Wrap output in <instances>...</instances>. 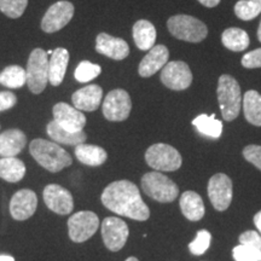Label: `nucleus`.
Returning a JSON list of instances; mask_svg holds the SVG:
<instances>
[{
    "label": "nucleus",
    "mask_w": 261,
    "mask_h": 261,
    "mask_svg": "<svg viewBox=\"0 0 261 261\" xmlns=\"http://www.w3.org/2000/svg\"><path fill=\"white\" fill-rule=\"evenodd\" d=\"M192 125L196 129L205 137L217 139L219 138L223 133V122L215 119V115H207V114H201L196 119L192 120Z\"/></svg>",
    "instance_id": "29"
},
{
    "label": "nucleus",
    "mask_w": 261,
    "mask_h": 261,
    "mask_svg": "<svg viewBox=\"0 0 261 261\" xmlns=\"http://www.w3.org/2000/svg\"><path fill=\"white\" fill-rule=\"evenodd\" d=\"M126 261H139V260L137 259V257H135V256H129L128 259H126Z\"/></svg>",
    "instance_id": "44"
},
{
    "label": "nucleus",
    "mask_w": 261,
    "mask_h": 261,
    "mask_svg": "<svg viewBox=\"0 0 261 261\" xmlns=\"http://www.w3.org/2000/svg\"><path fill=\"white\" fill-rule=\"evenodd\" d=\"M257 40L261 42V21H260L259 28H257Z\"/></svg>",
    "instance_id": "43"
},
{
    "label": "nucleus",
    "mask_w": 261,
    "mask_h": 261,
    "mask_svg": "<svg viewBox=\"0 0 261 261\" xmlns=\"http://www.w3.org/2000/svg\"><path fill=\"white\" fill-rule=\"evenodd\" d=\"M44 202L54 213L67 215L74 210V198L67 189L58 184H48L44 189Z\"/></svg>",
    "instance_id": "14"
},
{
    "label": "nucleus",
    "mask_w": 261,
    "mask_h": 261,
    "mask_svg": "<svg viewBox=\"0 0 261 261\" xmlns=\"http://www.w3.org/2000/svg\"><path fill=\"white\" fill-rule=\"evenodd\" d=\"M243 156L248 162L261 171V145H248L243 149Z\"/></svg>",
    "instance_id": "36"
},
{
    "label": "nucleus",
    "mask_w": 261,
    "mask_h": 261,
    "mask_svg": "<svg viewBox=\"0 0 261 261\" xmlns=\"http://www.w3.org/2000/svg\"><path fill=\"white\" fill-rule=\"evenodd\" d=\"M221 42L227 50H231L233 52H241L244 51L249 46L250 40L249 35L246 31L241 28H227L225 29L221 34Z\"/></svg>",
    "instance_id": "28"
},
{
    "label": "nucleus",
    "mask_w": 261,
    "mask_h": 261,
    "mask_svg": "<svg viewBox=\"0 0 261 261\" xmlns=\"http://www.w3.org/2000/svg\"><path fill=\"white\" fill-rule=\"evenodd\" d=\"M212 234L207 230H200L197 232V236L192 242L189 244V249L194 255H202L207 252V249L211 246Z\"/></svg>",
    "instance_id": "34"
},
{
    "label": "nucleus",
    "mask_w": 261,
    "mask_h": 261,
    "mask_svg": "<svg viewBox=\"0 0 261 261\" xmlns=\"http://www.w3.org/2000/svg\"><path fill=\"white\" fill-rule=\"evenodd\" d=\"M46 132L50 138L54 140L57 144H64V145H80L84 144L87 139V135L84 130H79V132H69V130L64 129L63 127L58 125V123L52 120L47 123Z\"/></svg>",
    "instance_id": "22"
},
{
    "label": "nucleus",
    "mask_w": 261,
    "mask_h": 261,
    "mask_svg": "<svg viewBox=\"0 0 261 261\" xmlns=\"http://www.w3.org/2000/svg\"><path fill=\"white\" fill-rule=\"evenodd\" d=\"M241 63H242L244 68H248V69L261 68V47L244 55Z\"/></svg>",
    "instance_id": "38"
},
{
    "label": "nucleus",
    "mask_w": 261,
    "mask_h": 261,
    "mask_svg": "<svg viewBox=\"0 0 261 261\" xmlns=\"http://www.w3.org/2000/svg\"><path fill=\"white\" fill-rule=\"evenodd\" d=\"M133 39L137 47L142 51H149L155 46L156 28L148 19H139L133 25Z\"/></svg>",
    "instance_id": "23"
},
{
    "label": "nucleus",
    "mask_w": 261,
    "mask_h": 261,
    "mask_svg": "<svg viewBox=\"0 0 261 261\" xmlns=\"http://www.w3.org/2000/svg\"><path fill=\"white\" fill-rule=\"evenodd\" d=\"M74 5L67 0L52 4L45 12L41 19V29L45 33H56L64 28L71 21L74 16Z\"/></svg>",
    "instance_id": "11"
},
{
    "label": "nucleus",
    "mask_w": 261,
    "mask_h": 261,
    "mask_svg": "<svg viewBox=\"0 0 261 261\" xmlns=\"http://www.w3.org/2000/svg\"><path fill=\"white\" fill-rule=\"evenodd\" d=\"M198 3L202 4L205 8H215V6L219 5L220 0H198Z\"/></svg>",
    "instance_id": "40"
},
{
    "label": "nucleus",
    "mask_w": 261,
    "mask_h": 261,
    "mask_svg": "<svg viewBox=\"0 0 261 261\" xmlns=\"http://www.w3.org/2000/svg\"><path fill=\"white\" fill-rule=\"evenodd\" d=\"M169 51L165 45H155L140 61L138 73L142 77H150L168 63Z\"/></svg>",
    "instance_id": "18"
},
{
    "label": "nucleus",
    "mask_w": 261,
    "mask_h": 261,
    "mask_svg": "<svg viewBox=\"0 0 261 261\" xmlns=\"http://www.w3.org/2000/svg\"><path fill=\"white\" fill-rule=\"evenodd\" d=\"M75 156L81 163L91 167L102 166L107 161L108 154L103 148L93 144H80L75 146Z\"/></svg>",
    "instance_id": "25"
},
{
    "label": "nucleus",
    "mask_w": 261,
    "mask_h": 261,
    "mask_svg": "<svg viewBox=\"0 0 261 261\" xmlns=\"http://www.w3.org/2000/svg\"><path fill=\"white\" fill-rule=\"evenodd\" d=\"M27 145V137L23 130L11 128L0 135V156L16 158Z\"/></svg>",
    "instance_id": "20"
},
{
    "label": "nucleus",
    "mask_w": 261,
    "mask_h": 261,
    "mask_svg": "<svg viewBox=\"0 0 261 261\" xmlns=\"http://www.w3.org/2000/svg\"><path fill=\"white\" fill-rule=\"evenodd\" d=\"M254 224H255L257 231L261 233V211L257 212L255 217H254Z\"/></svg>",
    "instance_id": "41"
},
{
    "label": "nucleus",
    "mask_w": 261,
    "mask_h": 261,
    "mask_svg": "<svg viewBox=\"0 0 261 261\" xmlns=\"http://www.w3.org/2000/svg\"><path fill=\"white\" fill-rule=\"evenodd\" d=\"M38 208V197L33 190L22 189L12 196L10 201V213L17 221H24L33 217Z\"/></svg>",
    "instance_id": "16"
},
{
    "label": "nucleus",
    "mask_w": 261,
    "mask_h": 261,
    "mask_svg": "<svg viewBox=\"0 0 261 261\" xmlns=\"http://www.w3.org/2000/svg\"><path fill=\"white\" fill-rule=\"evenodd\" d=\"M217 94L225 121H233L237 119L242 104V94L237 80L228 74L221 75L218 81Z\"/></svg>",
    "instance_id": "3"
},
{
    "label": "nucleus",
    "mask_w": 261,
    "mask_h": 261,
    "mask_svg": "<svg viewBox=\"0 0 261 261\" xmlns=\"http://www.w3.org/2000/svg\"><path fill=\"white\" fill-rule=\"evenodd\" d=\"M96 51L112 60L122 61L129 55V46L121 38L99 33L96 38Z\"/></svg>",
    "instance_id": "17"
},
{
    "label": "nucleus",
    "mask_w": 261,
    "mask_h": 261,
    "mask_svg": "<svg viewBox=\"0 0 261 261\" xmlns=\"http://www.w3.org/2000/svg\"><path fill=\"white\" fill-rule=\"evenodd\" d=\"M145 161L158 172H174L181 167V155L172 145L158 143L145 152Z\"/></svg>",
    "instance_id": "7"
},
{
    "label": "nucleus",
    "mask_w": 261,
    "mask_h": 261,
    "mask_svg": "<svg viewBox=\"0 0 261 261\" xmlns=\"http://www.w3.org/2000/svg\"><path fill=\"white\" fill-rule=\"evenodd\" d=\"M69 63V51L67 48L57 47L48 60V83L52 86H60L63 83Z\"/></svg>",
    "instance_id": "21"
},
{
    "label": "nucleus",
    "mask_w": 261,
    "mask_h": 261,
    "mask_svg": "<svg viewBox=\"0 0 261 261\" xmlns=\"http://www.w3.org/2000/svg\"><path fill=\"white\" fill-rule=\"evenodd\" d=\"M180 210L188 220L198 221L204 217V204L201 196L195 191H185L180 196Z\"/></svg>",
    "instance_id": "24"
},
{
    "label": "nucleus",
    "mask_w": 261,
    "mask_h": 261,
    "mask_svg": "<svg viewBox=\"0 0 261 261\" xmlns=\"http://www.w3.org/2000/svg\"><path fill=\"white\" fill-rule=\"evenodd\" d=\"M29 151L33 159L37 161L42 168L51 173L61 172L62 169L69 167L73 163V159L68 151L55 142L46 139H34L29 144Z\"/></svg>",
    "instance_id": "2"
},
{
    "label": "nucleus",
    "mask_w": 261,
    "mask_h": 261,
    "mask_svg": "<svg viewBox=\"0 0 261 261\" xmlns=\"http://www.w3.org/2000/svg\"><path fill=\"white\" fill-rule=\"evenodd\" d=\"M167 28L173 37L188 42H201L208 35L207 25L198 18L189 15H175L169 17Z\"/></svg>",
    "instance_id": "5"
},
{
    "label": "nucleus",
    "mask_w": 261,
    "mask_h": 261,
    "mask_svg": "<svg viewBox=\"0 0 261 261\" xmlns=\"http://www.w3.org/2000/svg\"><path fill=\"white\" fill-rule=\"evenodd\" d=\"M100 73H102L100 65L91 63L90 61H83L76 67L74 75L76 81H79L81 84H86L99 76Z\"/></svg>",
    "instance_id": "32"
},
{
    "label": "nucleus",
    "mask_w": 261,
    "mask_h": 261,
    "mask_svg": "<svg viewBox=\"0 0 261 261\" xmlns=\"http://www.w3.org/2000/svg\"><path fill=\"white\" fill-rule=\"evenodd\" d=\"M232 256L234 261H261L260 250L243 246V244L233 248Z\"/></svg>",
    "instance_id": "35"
},
{
    "label": "nucleus",
    "mask_w": 261,
    "mask_h": 261,
    "mask_svg": "<svg viewBox=\"0 0 261 261\" xmlns=\"http://www.w3.org/2000/svg\"><path fill=\"white\" fill-rule=\"evenodd\" d=\"M0 84L9 89H21L27 84V71L19 65H9L0 73Z\"/></svg>",
    "instance_id": "30"
},
{
    "label": "nucleus",
    "mask_w": 261,
    "mask_h": 261,
    "mask_svg": "<svg viewBox=\"0 0 261 261\" xmlns=\"http://www.w3.org/2000/svg\"><path fill=\"white\" fill-rule=\"evenodd\" d=\"M27 85L32 93L39 94L48 83L47 52L42 48H34L27 62Z\"/></svg>",
    "instance_id": "6"
},
{
    "label": "nucleus",
    "mask_w": 261,
    "mask_h": 261,
    "mask_svg": "<svg viewBox=\"0 0 261 261\" xmlns=\"http://www.w3.org/2000/svg\"><path fill=\"white\" fill-rule=\"evenodd\" d=\"M243 112L250 125L261 127V94L257 91L250 90L244 93Z\"/></svg>",
    "instance_id": "27"
},
{
    "label": "nucleus",
    "mask_w": 261,
    "mask_h": 261,
    "mask_svg": "<svg viewBox=\"0 0 261 261\" xmlns=\"http://www.w3.org/2000/svg\"><path fill=\"white\" fill-rule=\"evenodd\" d=\"M103 97V89L99 85H89L77 90L71 96V102L80 112H94L100 106Z\"/></svg>",
    "instance_id": "19"
},
{
    "label": "nucleus",
    "mask_w": 261,
    "mask_h": 261,
    "mask_svg": "<svg viewBox=\"0 0 261 261\" xmlns=\"http://www.w3.org/2000/svg\"><path fill=\"white\" fill-rule=\"evenodd\" d=\"M27 172L24 162L17 158L0 159V178L8 182L21 181Z\"/></svg>",
    "instance_id": "26"
},
{
    "label": "nucleus",
    "mask_w": 261,
    "mask_h": 261,
    "mask_svg": "<svg viewBox=\"0 0 261 261\" xmlns=\"http://www.w3.org/2000/svg\"><path fill=\"white\" fill-rule=\"evenodd\" d=\"M261 14V0H240L234 5V15L242 21H250Z\"/></svg>",
    "instance_id": "31"
},
{
    "label": "nucleus",
    "mask_w": 261,
    "mask_h": 261,
    "mask_svg": "<svg viewBox=\"0 0 261 261\" xmlns=\"http://www.w3.org/2000/svg\"><path fill=\"white\" fill-rule=\"evenodd\" d=\"M232 180L224 173L214 174L208 182V197L217 211L223 212L232 201Z\"/></svg>",
    "instance_id": "12"
},
{
    "label": "nucleus",
    "mask_w": 261,
    "mask_h": 261,
    "mask_svg": "<svg viewBox=\"0 0 261 261\" xmlns=\"http://www.w3.org/2000/svg\"><path fill=\"white\" fill-rule=\"evenodd\" d=\"M0 261H15V257L11 255H0Z\"/></svg>",
    "instance_id": "42"
},
{
    "label": "nucleus",
    "mask_w": 261,
    "mask_h": 261,
    "mask_svg": "<svg viewBox=\"0 0 261 261\" xmlns=\"http://www.w3.org/2000/svg\"><path fill=\"white\" fill-rule=\"evenodd\" d=\"M240 242L243 246L254 248L261 252V234L256 231H246L240 236Z\"/></svg>",
    "instance_id": "37"
},
{
    "label": "nucleus",
    "mask_w": 261,
    "mask_h": 261,
    "mask_svg": "<svg viewBox=\"0 0 261 261\" xmlns=\"http://www.w3.org/2000/svg\"><path fill=\"white\" fill-rule=\"evenodd\" d=\"M128 226L125 221L116 217H108L102 223L103 242L110 252L122 249L128 238Z\"/></svg>",
    "instance_id": "13"
},
{
    "label": "nucleus",
    "mask_w": 261,
    "mask_h": 261,
    "mask_svg": "<svg viewBox=\"0 0 261 261\" xmlns=\"http://www.w3.org/2000/svg\"><path fill=\"white\" fill-rule=\"evenodd\" d=\"M99 227L98 215L91 211H81L68 219V233L75 243H83L90 240Z\"/></svg>",
    "instance_id": "8"
},
{
    "label": "nucleus",
    "mask_w": 261,
    "mask_h": 261,
    "mask_svg": "<svg viewBox=\"0 0 261 261\" xmlns=\"http://www.w3.org/2000/svg\"><path fill=\"white\" fill-rule=\"evenodd\" d=\"M52 54H54V50H48L47 51V55H52Z\"/></svg>",
    "instance_id": "45"
},
{
    "label": "nucleus",
    "mask_w": 261,
    "mask_h": 261,
    "mask_svg": "<svg viewBox=\"0 0 261 261\" xmlns=\"http://www.w3.org/2000/svg\"><path fill=\"white\" fill-rule=\"evenodd\" d=\"M161 83L173 91H182L190 87L192 73L190 67L181 61L168 62L161 69Z\"/></svg>",
    "instance_id": "10"
},
{
    "label": "nucleus",
    "mask_w": 261,
    "mask_h": 261,
    "mask_svg": "<svg viewBox=\"0 0 261 261\" xmlns=\"http://www.w3.org/2000/svg\"><path fill=\"white\" fill-rule=\"evenodd\" d=\"M17 103V97L16 94L9 91H2L0 92V112H5V110L11 109Z\"/></svg>",
    "instance_id": "39"
},
{
    "label": "nucleus",
    "mask_w": 261,
    "mask_h": 261,
    "mask_svg": "<svg viewBox=\"0 0 261 261\" xmlns=\"http://www.w3.org/2000/svg\"><path fill=\"white\" fill-rule=\"evenodd\" d=\"M100 200L108 210L129 219L145 221L150 217V210L143 201L139 189L129 180H117L108 185Z\"/></svg>",
    "instance_id": "1"
},
{
    "label": "nucleus",
    "mask_w": 261,
    "mask_h": 261,
    "mask_svg": "<svg viewBox=\"0 0 261 261\" xmlns=\"http://www.w3.org/2000/svg\"><path fill=\"white\" fill-rule=\"evenodd\" d=\"M52 113H54L55 121L63 127L64 129L69 130V132L84 130V127L86 126V116L79 109L67 103L60 102L55 104Z\"/></svg>",
    "instance_id": "15"
},
{
    "label": "nucleus",
    "mask_w": 261,
    "mask_h": 261,
    "mask_svg": "<svg viewBox=\"0 0 261 261\" xmlns=\"http://www.w3.org/2000/svg\"><path fill=\"white\" fill-rule=\"evenodd\" d=\"M142 189L146 196L160 203L173 202L179 195V188L167 175L158 171L148 172L142 177Z\"/></svg>",
    "instance_id": "4"
},
{
    "label": "nucleus",
    "mask_w": 261,
    "mask_h": 261,
    "mask_svg": "<svg viewBox=\"0 0 261 261\" xmlns=\"http://www.w3.org/2000/svg\"><path fill=\"white\" fill-rule=\"evenodd\" d=\"M103 115L108 121L120 122L128 119L132 110V100L127 91L116 89L106 96L103 106Z\"/></svg>",
    "instance_id": "9"
},
{
    "label": "nucleus",
    "mask_w": 261,
    "mask_h": 261,
    "mask_svg": "<svg viewBox=\"0 0 261 261\" xmlns=\"http://www.w3.org/2000/svg\"><path fill=\"white\" fill-rule=\"evenodd\" d=\"M28 0H0V11L10 18H18L24 14Z\"/></svg>",
    "instance_id": "33"
}]
</instances>
